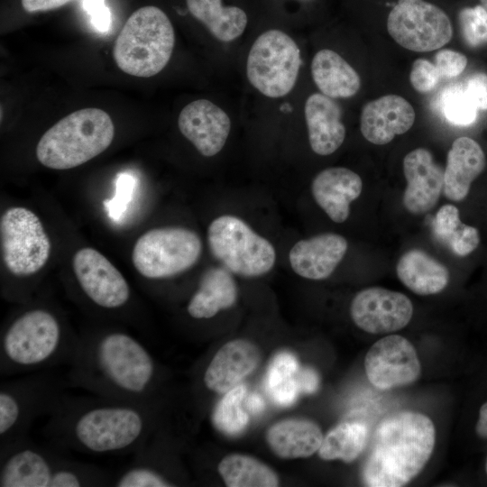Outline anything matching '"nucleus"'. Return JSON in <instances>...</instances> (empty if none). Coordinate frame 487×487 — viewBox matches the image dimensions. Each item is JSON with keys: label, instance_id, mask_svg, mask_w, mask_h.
Instances as JSON below:
<instances>
[{"label": "nucleus", "instance_id": "obj_44", "mask_svg": "<svg viewBox=\"0 0 487 487\" xmlns=\"http://www.w3.org/2000/svg\"><path fill=\"white\" fill-rule=\"evenodd\" d=\"M299 388L301 391L306 392H312L317 387V376L314 371L310 369H304L299 373V379L297 380Z\"/></svg>", "mask_w": 487, "mask_h": 487}, {"label": "nucleus", "instance_id": "obj_38", "mask_svg": "<svg viewBox=\"0 0 487 487\" xmlns=\"http://www.w3.org/2000/svg\"><path fill=\"white\" fill-rule=\"evenodd\" d=\"M461 224L457 207L447 204L437 211L433 225L436 235L447 244Z\"/></svg>", "mask_w": 487, "mask_h": 487}, {"label": "nucleus", "instance_id": "obj_4", "mask_svg": "<svg viewBox=\"0 0 487 487\" xmlns=\"http://www.w3.org/2000/svg\"><path fill=\"white\" fill-rule=\"evenodd\" d=\"M78 336L47 307L32 306L1 330L0 375L14 377L71 363Z\"/></svg>", "mask_w": 487, "mask_h": 487}, {"label": "nucleus", "instance_id": "obj_33", "mask_svg": "<svg viewBox=\"0 0 487 487\" xmlns=\"http://www.w3.org/2000/svg\"><path fill=\"white\" fill-rule=\"evenodd\" d=\"M246 392V386L240 383L225 392L215 407L212 421L220 432L236 436L246 428L249 416L242 407Z\"/></svg>", "mask_w": 487, "mask_h": 487}, {"label": "nucleus", "instance_id": "obj_48", "mask_svg": "<svg viewBox=\"0 0 487 487\" xmlns=\"http://www.w3.org/2000/svg\"><path fill=\"white\" fill-rule=\"evenodd\" d=\"M400 2H413V1H418V0H399Z\"/></svg>", "mask_w": 487, "mask_h": 487}, {"label": "nucleus", "instance_id": "obj_10", "mask_svg": "<svg viewBox=\"0 0 487 487\" xmlns=\"http://www.w3.org/2000/svg\"><path fill=\"white\" fill-rule=\"evenodd\" d=\"M301 64L295 41L280 30H268L253 42L246 63L247 78L262 95L278 98L294 87Z\"/></svg>", "mask_w": 487, "mask_h": 487}, {"label": "nucleus", "instance_id": "obj_7", "mask_svg": "<svg viewBox=\"0 0 487 487\" xmlns=\"http://www.w3.org/2000/svg\"><path fill=\"white\" fill-rule=\"evenodd\" d=\"M69 388L51 369L30 372L0 384V450L29 436L41 417H49Z\"/></svg>", "mask_w": 487, "mask_h": 487}, {"label": "nucleus", "instance_id": "obj_45", "mask_svg": "<svg viewBox=\"0 0 487 487\" xmlns=\"http://www.w3.org/2000/svg\"><path fill=\"white\" fill-rule=\"evenodd\" d=\"M476 433L482 438H487V402L479 410V418L475 427Z\"/></svg>", "mask_w": 487, "mask_h": 487}, {"label": "nucleus", "instance_id": "obj_42", "mask_svg": "<svg viewBox=\"0 0 487 487\" xmlns=\"http://www.w3.org/2000/svg\"><path fill=\"white\" fill-rule=\"evenodd\" d=\"M83 7L90 16L92 25L101 32H106L111 23V14L105 0H83Z\"/></svg>", "mask_w": 487, "mask_h": 487}, {"label": "nucleus", "instance_id": "obj_14", "mask_svg": "<svg viewBox=\"0 0 487 487\" xmlns=\"http://www.w3.org/2000/svg\"><path fill=\"white\" fill-rule=\"evenodd\" d=\"M73 271L82 294L96 308L117 311L131 301L125 278L98 251L90 247L78 250L73 258Z\"/></svg>", "mask_w": 487, "mask_h": 487}, {"label": "nucleus", "instance_id": "obj_24", "mask_svg": "<svg viewBox=\"0 0 487 487\" xmlns=\"http://www.w3.org/2000/svg\"><path fill=\"white\" fill-rule=\"evenodd\" d=\"M485 155L477 142L469 137L455 139L447 154L444 173V194L453 201L463 200L472 182L485 167Z\"/></svg>", "mask_w": 487, "mask_h": 487}, {"label": "nucleus", "instance_id": "obj_22", "mask_svg": "<svg viewBox=\"0 0 487 487\" xmlns=\"http://www.w3.org/2000/svg\"><path fill=\"white\" fill-rule=\"evenodd\" d=\"M362 188L360 176L344 167L323 170L311 184L315 201L335 223H343L348 218L350 204L360 196Z\"/></svg>", "mask_w": 487, "mask_h": 487}, {"label": "nucleus", "instance_id": "obj_20", "mask_svg": "<svg viewBox=\"0 0 487 487\" xmlns=\"http://www.w3.org/2000/svg\"><path fill=\"white\" fill-rule=\"evenodd\" d=\"M415 117L414 108L408 100L397 95H387L364 105L360 128L368 142L382 145L409 131Z\"/></svg>", "mask_w": 487, "mask_h": 487}, {"label": "nucleus", "instance_id": "obj_27", "mask_svg": "<svg viewBox=\"0 0 487 487\" xmlns=\"http://www.w3.org/2000/svg\"><path fill=\"white\" fill-rule=\"evenodd\" d=\"M311 74L321 93L331 98L351 97L361 87V78L355 69L329 49L320 50L314 55Z\"/></svg>", "mask_w": 487, "mask_h": 487}, {"label": "nucleus", "instance_id": "obj_37", "mask_svg": "<svg viewBox=\"0 0 487 487\" xmlns=\"http://www.w3.org/2000/svg\"><path fill=\"white\" fill-rule=\"evenodd\" d=\"M441 78L435 64L425 59H418L411 67L409 80L412 87L419 93L432 91Z\"/></svg>", "mask_w": 487, "mask_h": 487}, {"label": "nucleus", "instance_id": "obj_18", "mask_svg": "<svg viewBox=\"0 0 487 487\" xmlns=\"http://www.w3.org/2000/svg\"><path fill=\"white\" fill-rule=\"evenodd\" d=\"M262 360L260 348L246 339H234L220 347L202 375L210 391L225 393L253 372Z\"/></svg>", "mask_w": 487, "mask_h": 487}, {"label": "nucleus", "instance_id": "obj_40", "mask_svg": "<svg viewBox=\"0 0 487 487\" xmlns=\"http://www.w3.org/2000/svg\"><path fill=\"white\" fill-rule=\"evenodd\" d=\"M479 243L478 230L462 223L447 244L455 254L465 256L474 251Z\"/></svg>", "mask_w": 487, "mask_h": 487}, {"label": "nucleus", "instance_id": "obj_9", "mask_svg": "<svg viewBox=\"0 0 487 487\" xmlns=\"http://www.w3.org/2000/svg\"><path fill=\"white\" fill-rule=\"evenodd\" d=\"M207 241L212 254L234 274L262 276L275 263L273 245L237 216L225 215L214 219L207 229Z\"/></svg>", "mask_w": 487, "mask_h": 487}, {"label": "nucleus", "instance_id": "obj_28", "mask_svg": "<svg viewBox=\"0 0 487 487\" xmlns=\"http://www.w3.org/2000/svg\"><path fill=\"white\" fill-rule=\"evenodd\" d=\"M396 272L408 289L422 296L441 292L449 281L447 268L418 249L409 250L400 257Z\"/></svg>", "mask_w": 487, "mask_h": 487}, {"label": "nucleus", "instance_id": "obj_31", "mask_svg": "<svg viewBox=\"0 0 487 487\" xmlns=\"http://www.w3.org/2000/svg\"><path fill=\"white\" fill-rule=\"evenodd\" d=\"M368 427L356 421H345L324 436L318 455L325 461H354L363 451L368 440Z\"/></svg>", "mask_w": 487, "mask_h": 487}, {"label": "nucleus", "instance_id": "obj_6", "mask_svg": "<svg viewBox=\"0 0 487 487\" xmlns=\"http://www.w3.org/2000/svg\"><path fill=\"white\" fill-rule=\"evenodd\" d=\"M115 126L99 108H83L58 121L41 137L36 157L53 170L78 167L105 152L112 143Z\"/></svg>", "mask_w": 487, "mask_h": 487}, {"label": "nucleus", "instance_id": "obj_12", "mask_svg": "<svg viewBox=\"0 0 487 487\" xmlns=\"http://www.w3.org/2000/svg\"><path fill=\"white\" fill-rule=\"evenodd\" d=\"M0 235L3 262L13 276H32L46 264L51 241L40 218L30 209H6L0 219Z\"/></svg>", "mask_w": 487, "mask_h": 487}, {"label": "nucleus", "instance_id": "obj_11", "mask_svg": "<svg viewBox=\"0 0 487 487\" xmlns=\"http://www.w3.org/2000/svg\"><path fill=\"white\" fill-rule=\"evenodd\" d=\"M201 251V240L194 231L161 227L149 230L137 239L132 261L142 277L166 279L191 268L199 259Z\"/></svg>", "mask_w": 487, "mask_h": 487}, {"label": "nucleus", "instance_id": "obj_35", "mask_svg": "<svg viewBox=\"0 0 487 487\" xmlns=\"http://www.w3.org/2000/svg\"><path fill=\"white\" fill-rule=\"evenodd\" d=\"M459 23L463 38L469 46L487 43V10L482 5L461 10Z\"/></svg>", "mask_w": 487, "mask_h": 487}, {"label": "nucleus", "instance_id": "obj_30", "mask_svg": "<svg viewBox=\"0 0 487 487\" xmlns=\"http://www.w3.org/2000/svg\"><path fill=\"white\" fill-rule=\"evenodd\" d=\"M217 471L228 487H276L278 474L259 459L244 454H230L218 464Z\"/></svg>", "mask_w": 487, "mask_h": 487}, {"label": "nucleus", "instance_id": "obj_19", "mask_svg": "<svg viewBox=\"0 0 487 487\" xmlns=\"http://www.w3.org/2000/svg\"><path fill=\"white\" fill-rule=\"evenodd\" d=\"M403 172L407 180L402 203L415 215L430 211L436 205L444 188L445 170L438 166L430 152L417 148L403 160Z\"/></svg>", "mask_w": 487, "mask_h": 487}, {"label": "nucleus", "instance_id": "obj_5", "mask_svg": "<svg viewBox=\"0 0 487 487\" xmlns=\"http://www.w3.org/2000/svg\"><path fill=\"white\" fill-rule=\"evenodd\" d=\"M62 451L38 445L30 436L1 449L0 487L112 486L115 474Z\"/></svg>", "mask_w": 487, "mask_h": 487}, {"label": "nucleus", "instance_id": "obj_16", "mask_svg": "<svg viewBox=\"0 0 487 487\" xmlns=\"http://www.w3.org/2000/svg\"><path fill=\"white\" fill-rule=\"evenodd\" d=\"M413 306L404 294L372 287L353 299L350 315L354 323L370 334H387L405 327L410 321Z\"/></svg>", "mask_w": 487, "mask_h": 487}, {"label": "nucleus", "instance_id": "obj_3", "mask_svg": "<svg viewBox=\"0 0 487 487\" xmlns=\"http://www.w3.org/2000/svg\"><path fill=\"white\" fill-rule=\"evenodd\" d=\"M436 428L426 415L400 411L384 418L372 436L363 468L370 487H400L418 476L431 457Z\"/></svg>", "mask_w": 487, "mask_h": 487}, {"label": "nucleus", "instance_id": "obj_1", "mask_svg": "<svg viewBox=\"0 0 487 487\" xmlns=\"http://www.w3.org/2000/svg\"><path fill=\"white\" fill-rule=\"evenodd\" d=\"M159 426L158 402L65 394L42 427L49 443L95 455L134 454Z\"/></svg>", "mask_w": 487, "mask_h": 487}, {"label": "nucleus", "instance_id": "obj_8", "mask_svg": "<svg viewBox=\"0 0 487 487\" xmlns=\"http://www.w3.org/2000/svg\"><path fill=\"white\" fill-rule=\"evenodd\" d=\"M175 44V32L167 14L148 5L134 11L119 32L113 57L124 73L150 78L168 64Z\"/></svg>", "mask_w": 487, "mask_h": 487}, {"label": "nucleus", "instance_id": "obj_25", "mask_svg": "<svg viewBox=\"0 0 487 487\" xmlns=\"http://www.w3.org/2000/svg\"><path fill=\"white\" fill-rule=\"evenodd\" d=\"M274 455L282 459L306 458L318 451L324 436L320 427L306 418H286L272 424L265 435Z\"/></svg>", "mask_w": 487, "mask_h": 487}, {"label": "nucleus", "instance_id": "obj_17", "mask_svg": "<svg viewBox=\"0 0 487 487\" xmlns=\"http://www.w3.org/2000/svg\"><path fill=\"white\" fill-rule=\"evenodd\" d=\"M178 126L195 148L205 157L217 154L225 146L231 129L228 115L207 99H198L180 111Z\"/></svg>", "mask_w": 487, "mask_h": 487}, {"label": "nucleus", "instance_id": "obj_13", "mask_svg": "<svg viewBox=\"0 0 487 487\" xmlns=\"http://www.w3.org/2000/svg\"><path fill=\"white\" fill-rule=\"evenodd\" d=\"M387 30L401 47L419 52L443 47L453 34L446 14L423 0L398 1L388 15Z\"/></svg>", "mask_w": 487, "mask_h": 487}, {"label": "nucleus", "instance_id": "obj_34", "mask_svg": "<svg viewBox=\"0 0 487 487\" xmlns=\"http://www.w3.org/2000/svg\"><path fill=\"white\" fill-rule=\"evenodd\" d=\"M440 108L448 122L455 125H469L478 115V108L468 96L464 86L446 88L440 98Z\"/></svg>", "mask_w": 487, "mask_h": 487}, {"label": "nucleus", "instance_id": "obj_26", "mask_svg": "<svg viewBox=\"0 0 487 487\" xmlns=\"http://www.w3.org/2000/svg\"><path fill=\"white\" fill-rule=\"evenodd\" d=\"M230 272L225 267H212L205 271L187 306L190 317L208 319L236 302L237 286Z\"/></svg>", "mask_w": 487, "mask_h": 487}, {"label": "nucleus", "instance_id": "obj_47", "mask_svg": "<svg viewBox=\"0 0 487 487\" xmlns=\"http://www.w3.org/2000/svg\"><path fill=\"white\" fill-rule=\"evenodd\" d=\"M482 5L487 10V0H480Z\"/></svg>", "mask_w": 487, "mask_h": 487}, {"label": "nucleus", "instance_id": "obj_32", "mask_svg": "<svg viewBox=\"0 0 487 487\" xmlns=\"http://www.w3.org/2000/svg\"><path fill=\"white\" fill-rule=\"evenodd\" d=\"M298 362L289 353H280L272 360L266 376V388L275 403L281 406L292 404L299 390L294 378Z\"/></svg>", "mask_w": 487, "mask_h": 487}, {"label": "nucleus", "instance_id": "obj_21", "mask_svg": "<svg viewBox=\"0 0 487 487\" xmlns=\"http://www.w3.org/2000/svg\"><path fill=\"white\" fill-rule=\"evenodd\" d=\"M346 239L337 234L325 233L297 242L289 251L292 270L308 280L329 277L347 251Z\"/></svg>", "mask_w": 487, "mask_h": 487}, {"label": "nucleus", "instance_id": "obj_15", "mask_svg": "<svg viewBox=\"0 0 487 487\" xmlns=\"http://www.w3.org/2000/svg\"><path fill=\"white\" fill-rule=\"evenodd\" d=\"M370 382L380 390H390L415 382L421 364L413 345L399 335H390L375 342L364 358Z\"/></svg>", "mask_w": 487, "mask_h": 487}, {"label": "nucleus", "instance_id": "obj_43", "mask_svg": "<svg viewBox=\"0 0 487 487\" xmlns=\"http://www.w3.org/2000/svg\"><path fill=\"white\" fill-rule=\"evenodd\" d=\"M71 0H21L27 13L50 11L65 5Z\"/></svg>", "mask_w": 487, "mask_h": 487}, {"label": "nucleus", "instance_id": "obj_49", "mask_svg": "<svg viewBox=\"0 0 487 487\" xmlns=\"http://www.w3.org/2000/svg\"><path fill=\"white\" fill-rule=\"evenodd\" d=\"M485 470H486V473H487V461H486V465H485Z\"/></svg>", "mask_w": 487, "mask_h": 487}, {"label": "nucleus", "instance_id": "obj_46", "mask_svg": "<svg viewBox=\"0 0 487 487\" xmlns=\"http://www.w3.org/2000/svg\"><path fill=\"white\" fill-rule=\"evenodd\" d=\"M247 407L253 413L261 412L264 409V401L258 394H252L247 401Z\"/></svg>", "mask_w": 487, "mask_h": 487}, {"label": "nucleus", "instance_id": "obj_39", "mask_svg": "<svg viewBox=\"0 0 487 487\" xmlns=\"http://www.w3.org/2000/svg\"><path fill=\"white\" fill-rule=\"evenodd\" d=\"M467 65V58L455 51L445 49L435 56V66L441 78H452L459 76Z\"/></svg>", "mask_w": 487, "mask_h": 487}, {"label": "nucleus", "instance_id": "obj_23", "mask_svg": "<svg viewBox=\"0 0 487 487\" xmlns=\"http://www.w3.org/2000/svg\"><path fill=\"white\" fill-rule=\"evenodd\" d=\"M304 111L313 152L318 155L335 152L345 138V127L337 103L322 93H314L307 98Z\"/></svg>", "mask_w": 487, "mask_h": 487}, {"label": "nucleus", "instance_id": "obj_2", "mask_svg": "<svg viewBox=\"0 0 487 487\" xmlns=\"http://www.w3.org/2000/svg\"><path fill=\"white\" fill-rule=\"evenodd\" d=\"M69 388L132 402H158L161 368L150 351L129 333L101 328L78 335L69 364Z\"/></svg>", "mask_w": 487, "mask_h": 487}, {"label": "nucleus", "instance_id": "obj_41", "mask_svg": "<svg viewBox=\"0 0 487 487\" xmlns=\"http://www.w3.org/2000/svg\"><path fill=\"white\" fill-rule=\"evenodd\" d=\"M478 109L487 110V75L475 73L470 76L464 86Z\"/></svg>", "mask_w": 487, "mask_h": 487}, {"label": "nucleus", "instance_id": "obj_29", "mask_svg": "<svg viewBox=\"0 0 487 487\" xmlns=\"http://www.w3.org/2000/svg\"><path fill=\"white\" fill-rule=\"evenodd\" d=\"M189 13L218 41L228 42L244 32L248 18L237 6H224L222 0H186Z\"/></svg>", "mask_w": 487, "mask_h": 487}, {"label": "nucleus", "instance_id": "obj_36", "mask_svg": "<svg viewBox=\"0 0 487 487\" xmlns=\"http://www.w3.org/2000/svg\"><path fill=\"white\" fill-rule=\"evenodd\" d=\"M136 186L135 178L127 172L117 175L115 179V196L104 202L108 216L114 221H119L132 201Z\"/></svg>", "mask_w": 487, "mask_h": 487}]
</instances>
